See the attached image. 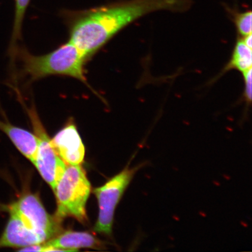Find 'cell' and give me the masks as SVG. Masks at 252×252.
<instances>
[{
  "label": "cell",
  "instance_id": "1",
  "mask_svg": "<svg viewBox=\"0 0 252 252\" xmlns=\"http://www.w3.org/2000/svg\"><path fill=\"white\" fill-rule=\"evenodd\" d=\"M191 0H126L84 10H63L71 42L88 60L120 31L144 16L159 11L184 12Z\"/></svg>",
  "mask_w": 252,
  "mask_h": 252
},
{
  "label": "cell",
  "instance_id": "2",
  "mask_svg": "<svg viewBox=\"0 0 252 252\" xmlns=\"http://www.w3.org/2000/svg\"><path fill=\"white\" fill-rule=\"evenodd\" d=\"M17 57L21 63L22 73L31 81L52 75L72 77L99 96L88 84L85 73V65L88 59L70 41L53 52L41 56L31 54L24 48L18 49L16 58Z\"/></svg>",
  "mask_w": 252,
  "mask_h": 252
},
{
  "label": "cell",
  "instance_id": "3",
  "mask_svg": "<svg viewBox=\"0 0 252 252\" xmlns=\"http://www.w3.org/2000/svg\"><path fill=\"white\" fill-rule=\"evenodd\" d=\"M91 191V184L83 167L66 164L53 191L56 198V220L61 222L63 220L72 217L82 223H86V205Z\"/></svg>",
  "mask_w": 252,
  "mask_h": 252
},
{
  "label": "cell",
  "instance_id": "4",
  "mask_svg": "<svg viewBox=\"0 0 252 252\" xmlns=\"http://www.w3.org/2000/svg\"><path fill=\"white\" fill-rule=\"evenodd\" d=\"M143 165L140 164L133 168L126 167L101 187L94 189L93 193L99 206L94 231L108 235L112 234L116 207L134 176Z\"/></svg>",
  "mask_w": 252,
  "mask_h": 252
},
{
  "label": "cell",
  "instance_id": "5",
  "mask_svg": "<svg viewBox=\"0 0 252 252\" xmlns=\"http://www.w3.org/2000/svg\"><path fill=\"white\" fill-rule=\"evenodd\" d=\"M6 212L17 214L24 224L40 236L44 242L61 231V222L46 212L37 195L26 193L10 204L3 206Z\"/></svg>",
  "mask_w": 252,
  "mask_h": 252
},
{
  "label": "cell",
  "instance_id": "6",
  "mask_svg": "<svg viewBox=\"0 0 252 252\" xmlns=\"http://www.w3.org/2000/svg\"><path fill=\"white\" fill-rule=\"evenodd\" d=\"M27 111L34 134L39 140L38 149L33 165L44 180L54 191L65 171L66 163L59 157L53 148L51 139L40 121L35 107L32 106L30 108H27Z\"/></svg>",
  "mask_w": 252,
  "mask_h": 252
},
{
  "label": "cell",
  "instance_id": "7",
  "mask_svg": "<svg viewBox=\"0 0 252 252\" xmlns=\"http://www.w3.org/2000/svg\"><path fill=\"white\" fill-rule=\"evenodd\" d=\"M51 143L56 153L66 164L78 165L84 162L86 150L73 119H69L51 139Z\"/></svg>",
  "mask_w": 252,
  "mask_h": 252
},
{
  "label": "cell",
  "instance_id": "8",
  "mask_svg": "<svg viewBox=\"0 0 252 252\" xmlns=\"http://www.w3.org/2000/svg\"><path fill=\"white\" fill-rule=\"evenodd\" d=\"M9 217L0 236V250L3 248H23L43 243L35 232L28 228L15 213L8 211Z\"/></svg>",
  "mask_w": 252,
  "mask_h": 252
},
{
  "label": "cell",
  "instance_id": "9",
  "mask_svg": "<svg viewBox=\"0 0 252 252\" xmlns=\"http://www.w3.org/2000/svg\"><path fill=\"white\" fill-rule=\"evenodd\" d=\"M43 244L47 248H54L56 252H76L81 248L98 250L103 247L102 242L90 233L73 231L62 232Z\"/></svg>",
  "mask_w": 252,
  "mask_h": 252
},
{
  "label": "cell",
  "instance_id": "10",
  "mask_svg": "<svg viewBox=\"0 0 252 252\" xmlns=\"http://www.w3.org/2000/svg\"><path fill=\"white\" fill-rule=\"evenodd\" d=\"M0 131L9 138L17 150L34 163L38 149V138L31 132L17 127L7 120L0 119Z\"/></svg>",
  "mask_w": 252,
  "mask_h": 252
},
{
  "label": "cell",
  "instance_id": "11",
  "mask_svg": "<svg viewBox=\"0 0 252 252\" xmlns=\"http://www.w3.org/2000/svg\"><path fill=\"white\" fill-rule=\"evenodd\" d=\"M252 49L246 45L242 39H239L235 46L231 61L225 66L223 72L236 70L242 73L252 68Z\"/></svg>",
  "mask_w": 252,
  "mask_h": 252
},
{
  "label": "cell",
  "instance_id": "12",
  "mask_svg": "<svg viewBox=\"0 0 252 252\" xmlns=\"http://www.w3.org/2000/svg\"><path fill=\"white\" fill-rule=\"evenodd\" d=\"M30 1L31 0H15L14 27L9 47V54L12 59L11 62L15 61L16 54L18 49L17 43L21 39L24 16Z\"/></svg>",
  "mask_w": 252,
  "mask_h": 252
},
{
  "label": "cell",
  "instance_id": "13",
  "mask_svg": "<svg viewBox=\"0 0 252 252\" xmlns=\"http://www.w3.org/2000/svg\"><path fill=\"white\" fill-rule=\"evenodd\" d=\"M235 25L238 33L242 37L252 34V16L251 10L240 12L228 8Z\"/></svg>",
  "mask_w": 252,
  "mask_h": 252
},
{
  "label": "cell",
  "instance_id": "14",
  "mask_svg": "<svg viewBox=\"0 0 252 252\" xmlns=\"http://www.w3.org/2000/svg\"><path fill=\"white\" fill-rule=\"evenodd\" d=\"M252 69L250 68L249 70L242 72L243 74L245 90H244V99L246 102L249 104H251L252 102Z\"/></svg>",
  "mask_w": 252,
  "mask_h": 252
},
{
  "label": "cell",
  "instance_id": "15",
  "mask_svg": "<svg viewBox=\"0 0 252 252\" xmlns=\"http://www.w3.org/2000/svg\"><path fill=\"white\" fill-rule=\"evenodd\" d=\"M252 34H249L248 36H246L243 37L242 38V40L244 41V42L245 43V45L248 46L249 47L252 49Z\"/></svg>",
  "mask_w": 252,
  "mask_h": 252
}]
</instances>
